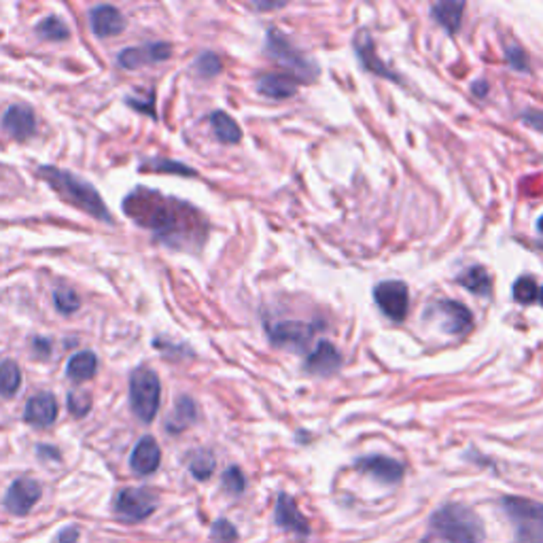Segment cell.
Instances as JSON below:
<instances>
[{
  "mask_svg": "<svg viewBox=\"0 0 543 543\" xmlns=\"http://www.w3.org/2000/svg\"><path fill=\"white\" fill-rule=\"evenodd\" d=\"M539 232H541V234H543V217H541V219H539Z\"/></svg>",
  "mask_w": 543,
  "mask_h": 543,
  "instance_id": "bcb514c9",
  "label": "cell"
},
{
  "mask_svg": "<svg viewBox=\"0 0 543 543\" xmlns=\"http://www.w3.org/2000/svg\"><path fill=\"white\" fill-rule=\"evenodd\" d=\"M537 299H539L541 306H543V289H539V293H537Z\"/></svg>",
  "mask_w": 543,
  "mask_h": 543,
  "instance_id": "f6af8a7d",
  "label": "cell"
},
{
  "mask_svg": "<svg viewBox=\"0 0 543 543\" xmlns=\"http://www.w3.org/2000/svg\"><path fill=\"white\" fill-rule=\"evenodd\" d=\"M537 246H539V249H543V244H537Z\"/></svg>",
  "mask_w": 543,
  "mask_h": 543,
  "instance_id": "7dc6e473",
  "label": "cell"
},
{
  "mask_svg": "<svg viewBox=\"0 0 543 543\" xmlns=\"http://www.w3.org/2000/svg\"><path fill=\"white\" fill-rule=\"evenodd\" d=\"M96 369H98V359L91 351L77 353L71 357V361L66 365V376L73 383H85V380L94 378Z\"/></svg>",
  "mask_w": 543,
  "mask_h": 543,
  "instance_id": "cb8c5ba5",
  "label": "cell"
},
{
  "mask_svg": "<svg viewBox=\"0 0 543 543\" xmlns=\"http://www.w3.org/2000/svg\"><path fill=\"white\" fill-rule=\"evenodd\" d=\"M39 176L43 181H47L51 185V190L62 198L64 202H68L71 206L79 208V211L91 214L98 221H111V213L106 211L105 202H102L100 193L85 182L79 176L71 175V172L53 168V166H43L39 170Z\"/></svg>",
  "mask_w": 543,
  "mask_h": 543,
  "instance_id": "3957f363",
  "label": "cell"
},
{
  "mask_svg": "<svg viewBox=\"0 0 543 543\" xmlns=\"http://www.w3.org/2000/svg\"><path fill=\"white\" fill-rule=\"evenodd\" d=\"M53 299H56L58 312H62V314H73V312L81 308L79 295L74 293L73 289H58V291L53 293Z\"/></svg>",
  "mask_w": 543,
  "mask_h": 543,
  "instance_id": "1f68e13d",
  "label": "cell"
},
{
  "mask_svg": "<svg viewBox=\"0 0 543 543\" xmlns=\"http://www.w3.org/2000/svg\"><path fill=\"white\" fill-rule=\"evenodd\" d=\"M36 32H39L41 39L45 41H66L68 36H71V32H68V26L64 24L60 18H56V15H50V18H45L41 21L39 26H36Z\"/></svg>",
  "mask_w": 543,
  "mask_h": 543,
  "instance_id": "83f0119b",
  "label": "cell"
},
{
  "mask_svg": "<svg viewBox=\"0 0 543 543\" xmlns=\"http://www.w3.org/2000/svg\"><path fill=\"white\" fill-rule=\"evenodd\" d=\"M193 68H196V73L200 74V77H214V74L221 73V60H219V56H214L213 51L202 53L200 58H198L196 64H193Z\"/></svg>",
  "mask_w": 543,
  "mask_h": 543,
  "instance_id": "836d02e7",
  "label": "cell"
},
{
  "mask_svg": "<svg viewBox=\"0 0 543 543\" xmlns=\"http://www.w3.org/2000/svg\"><path fill=\"white\" fill-rule=\"evenodd\" d=\"M298 88L299 81L289 77V74L284 73L263 74V77H260V81H257V89H260V94L272 100L291 98V96L298 94Z\"/></svg>",
  "mask_w": 543,
  "mask_h": 543,
  "instance_id": "d6986e66",
  "label": "cell"
},
{
  "mask_svg": "<svg viewBox=\"0 0 543 543\" xmlns=\"http://www.w3.org/2000/svg\"><path fill=\"white\" fill-rule=\"evenodd\" d=\"M439 314L444 316V330L453 336H461L471 330L473 314L461 302H439Z\"/></svg>",
  "mask_w": 543,
  "mask_h": 543,
  "instance_id": "44dd1931",
  "label": "cell"
},
{
  "mask_svg": "<svg viewBox=\"0 0 543 543\" xmlns=\"http://www.w3.org/2000/svg\"><path fill=\"white\" fill-rule=\"evenodd\" d=\"M58 418V401L51 392H36L32 395L24 410V421L32 424V427L47 429L56 423Z\"/></svg>",
  "mask_w": 543,
  "mask_h": 543,
  "instance_id": "4fadbf2b",
  "label": "cell"
},
{
  "mask_svg": "<svg viewBox=\"0 0 543 543\" xmlns=\"http://www.w3.org/2000/svg\"><path fill=\"white\" fill-rule=\"evenodd\" d=\"M143 170H153V172H170V175H181V176H196V170L190 166H182L179 161L170 159H151L147 164H143Z\"/></svg>",
  "mask_w": 543,
  "mask_h": 543,
  "instance_id": "4dcf8cb0",
  "label": "cell"
},
{
  "mask_svg": "<svg viewBox=\"0 0 543 543\" xmlns=\"http://www.w3.org/2000/svg\"><path fill=\"white\" fill-rule=\"evenodd\" d=\"M112 509L126 523H141L158 509V494L149 488H123L115 494Z\"/></svg>",
  "mask_w": 543,
  "mask_h": 543,
  "instance_id": "52a82bcc",
  "label": "cell"
},
{
  "mask_svg": "<svg viewBox=\"0 0 543 543\" xmlns=\"http://www.w3.org/2000/svg\"><path fill=\"white\" fill-rule=\"evenodd\" d=\"M123 211L136 219L143 228L151 229L159 240L172 246H185V240L202 238L204 223L191 206L168 200L149 190H136L126 198Z\"/></svg>",
  "mask_w": 543,
  "mask_h": 543,
  "instance_id": "6da1fadb",
  "label": "cell"
},
{
  "mask_svg": "<svg viewBox=\"0 0 543 543\" xmlns=\"http://www.w3.org/2000/svg\"><path fill=\"white\" fill-rule=\"evenodd\" d=\"M39 456H41V459L60 461V453H58L56 448H50V446H39Z\"/></svg>",
  "mask_w": 543,
  "mask_h": 543,
  "instance_id": "60d3db41",
  "label": "cell"
},
{
  "mask_svg": "<svg viewBox=\"0 0 543 543\" xmlns=\"http://www.w3.org/2000/svg\"><path fill=\"white\" fill-rule=\"evenodd\" d=\"M266 50L274 58V60H276L278 64H283V66L289 68L291 73L298 74L299 79L312 81L316 77V74H319L314 64H312L310 60H306L302 53H299L291 45V41H289L287 36H284L283 32H278L276 28L268 30Z\"/></svg>",
  "mask_w": 543,
  "mask_h": 543,
  "instance_id": "8992f818",
  "label": "cell"
},
{
  "mask_svg": "<svg viewBox=\"0 0 543 543\" xmlns=\"http://www.w3.org/2000/svg\"><path fill=\"white\" fill-rule=\"evenodd\" d=\"M211 126L214 130V136L219 138V143H223V144L240 143V138H242L240 126L236 123L234 117L228 115V112L214 111L211 115Z\"/></svg>",
  "mask_w": 543,
  "mask_h": 543,
  "instance_id": "d4e9b609",
  "label": "cell"
},
{
  "mask_svg": "<svg viewBox=\"0 0 543 543\" xmlns=\"http://www.w3.org/2000/svg\"><path fill=\"white\" fill-rule=\"evenodd\" d=\"M354 465H357L359 471L369 473V476H374L376 480H380L383 484H399L403 477V465L399 461L391 459V456H361Z\"/></svg>",
  "mask_w": 543,
  "mask_h": 543,
  "instance_id": "5bb4252c",
  "label": "cell"
},
{
  "mask_svg": "<svg viewBox=\"0 0 543 543\" xmlns=\"http://www.w3.org/2000/svg\"><path fill=\"white\" fill-rule=\"evenodd\" d=\"M473 91H476L477 96H484V94H486V91H488L486 81H484V83H482V81H477V83H476V88H473Z\"/></svg>",
  "mask_w": 543,
  "mask_h": 543,
  "instance_id": "ee69618b",
  "label": "cell"
},
{
  "mask_svg": "<svg viewBox=\"0 0 543 543\" xmlns=\"http://www.w3.org/2000/svg\"><path fill=\"white\" fill-rule=\"evenodd\" d=\"M77 539H79L77 526H68V529H64L60 537H58V541H60V543H74Z\"/></svg>",
  "mask_w": 543,
  "mask_h": 543,
  "instance_id": "ab89813d",
  "label": "cell"
},
{
  "mask_svg": "<svg viewBox=\"0 0 543 543\" xmlns=\"http://www.w3.org/2000/svg\"><path fill=\"white\" fill-rule=\"evenodd\" d=\"M155 94L153 91H147V96L144 98H141V96H128L126 102L132 106V109L141 111V112H147V115L155 117Z\"/></svg>",
  "mask_w": 543,
  "mask_h": 543,
  "instance_id": "74e56055",
  "label": "cell"
},
{
  "mask_svg": "<svg viewBox=\"0 0 543 543\" xmlns=\"http://www.w3.org/2000/svg\"><path fill=\"white\" fill-rule=\"evenodd\" d=\"M459 283L473 295H488L493 289L491 274H488L486 268H482V266H473L469 268V270H465L459 276Z\"/></svg>",
  "mask_w": 543,
  "mask_h": 543,
  "instance_id": "484cf974",
  "label": "cell"
},
{
  "mask_svg": "<svg viewBox=\"0 0 543 543\" xmlns=\"http://www.w3.org/2000/svg\"><path fill=\"white\" fill-rule=\"evenodd\" d=\"M89 21H91V30H94V35L100 36V39H111V36L121 35L128 26L121 11L111 7V4H100V7H96L89 13Z\"/></svg>",
  "mask_w": 543,
  "mask_h": 543,
  "instance_id": "9a60e30c",
  "label": "cell"
},
{
  "mask_svg": "<svg viewBox=\"0 0 543 543\" xmlns=\"http://www.w3.org/2000/svg\"><path fill=\"white\" fill-rule=\"evenodd\" d=\"M501 508L516 529L514 543H543V503L524 497H503Z\"/></svg>",
  "mask_w": 543,
  "mask_h": 543,
  "instance_id": "277c9868",
  "label": "cell"
},
{
  "mask_svg": "<svg viewBox=\"0 0 543 543\" xmlns=\"http://www.w3.org/2000/svg\"><path fill=\"white\" fill-rule=\"evenodd\" d=\"M196 418H198L196 401H193L191 397H181V399L176 401L175 412H172L168 421H166V429H168L170 433H181L182 429H187L190 424L196 423Z\"/></svg>",
  "mask_w": 543,
  "mask_h": 543,
  "instance_id": "7402d4cb",
  "label": "cell"
},
{
  "mask_svg": "<svg viewBox=\"0 0 543 543\" xmlns=\"http://www.w3.org/2000/svg\"><path fill=\"white\" fill-rule=\"evenodd\" d=\"M161 463V450L159 444L155 442L151 435H144V438L134 446L132 456H130V467L136 476H151L158 471Z\"/></svg>",
  "mask_w": 543,
  "mask_h": 543,
  "instance_id": "2e32d148",
  "label": "cell"
},
{
  "mask_svg": "<svg viewBox=\"0 0 543 543\" xmlns=\"http://www.w3.org/2000/svg\"><path fill=\"white\" fill-rule=\"evenodd\" d=\"M274 516H276V524L281 526L283 531H287V533L302 537V539L310 535V523L306 520V516L302 514V509L298 508V503H295L291 494L287 493L278 494Z\"/></svg>",
  "mask_w": 543,
  "mask_h": 543,
  "instance_id": "8fae6325",
  "label": "cell"
},
{
  "mask_svg": "<svg viewBox=\"0 0 543 543\" xmlns=\"http://www.w3.org/2000/svg\"><path fill=\"white\" fill-rule=\"evenodd\" d=\"M91 392L88 391H71L66 397V403H68V412L73 414L74 418H83L88 416L89 410H91Z\"/></svg>",
  "mask_w": 543,
  "mask_h": 543,
  "instance_id": "f546056e",
  "label": "cell"
},
{
  "mask_svg": "<svg viewBox=\"0 0 543 543\" xmlns=\"http://www.w3.org/2000/svg\"><path fill=\"white\" fill-rule=\"evenodd\" d=\"M316 327L299 321H283L276 325H268V336L276 346L283 348H304L312 340Z\"/></svg>",
  "mask_w": 543,
  "mask_h": 543,
  "instance_id": "30bf717a",
  "label": "cell"
},
{
  "mask_svg": "<svg viewBox=\"0 0 543 543\" xmlns=\"http://www.w3.org/2000/svg\"><path fill=\"white\" fill-rule=\"evenodd\" d=\"M41 494L43 488L39 482L32 480V477H19V480H15L9 486L3 505L9 514L26 516L36 503H39Z\"/></svg>",
  "mask_w": 543,
  "mask_h": 543,
  "instance_id": "9c48e42d",
  "label": "cell"
},
{
  "mask_svg": "<svg viewBox=\"0 0 543 543\" xmlns=\"http://www.w3.org/2000/svg\"><path fill=\"white\" fill-rule=\"evenodd\" d=\"M223 488L225 493L234 494V497H240L246 488V477L244 473L240 471V467H229L223 473Z\"/></svg>",
  "mask_w": 543,
  "mask_h": 543,
  "instance_id": "d6a6232c",
  "label": "cell"
},
{
  "mask_svg": "<svg viewBox=\"0 0 543 543\" xmlns=\"http://www.w3.org/2000/svg\"><path fill=\"white\" fill-rule=\"evenodd\" d=\"M255 7H257V9H261V11H268V9H281V7H284V3H257Z\"/></svg>",
  "mask_w": 543,
  "mask_h": 543,
  "instance_id": "b9f144b4",
  "label": "cell"
},
{
  "mask_svg": "<svg viewBox=\"0 0 543 543\" xmlns=\"http://www.w3.org/2000/svg\"><path fill=\"white\" fill-rule=\"evenodd\" d=\"M21 386V369L18 363L3 361L0 363V395L13 397L18 395Z\"/></svg>",
  "mask_w": 543,
  "mask_h": 543,
  "instance_id": "4316f807",
  "label": "cell"
},
{
  "mask_svg": "<svg viewBox=\"0 0 543 543\" xmlns=\"http://www.w3.org/2000/svg\"><path fill=\"white\" fill-rule=\"evenodd\" d=\"M486 529L471 508L446 503L429 518L423 543H482Z\"/></svg>",
  "mask_w": 543,
  "mask_h": 543,
  "instance_id": "7a4b0ae2",
  "label": "cell"
},
{
  "mask_svg": "<svg viewBox=\"0 0 543 543\" xmlns=\"http://www.w3.org/2000/svg\"><path fill=\"white\" fill-rule=\"evenodd\" d=\"M211 537H213V541H217V543H234L236 539H238V529H236L229 520L219 518L217 523L213 524Z\"/></svg>",
  "mask_w": 543,
  "mask_h": 543,
  "instance_id": "d590c367",
  "label": "cell"
},
{
  "mask_svg": "<svg viewBox=\"0 0 543 543\" xmlns=\"http://www.w3.org/2000/svg\"><path fill=\"white\" fill-rule=\"evenodd\" d=\"M354 50H357V56H359V60H361L365 71L378 74V77L397 81V74L391 73L389 66H386V64L380 60L378 56H376L374 41H372V36H369V32H365V30L359 32L357 39H354Z\"/></svg>",
  "mask_w": 543,
  "mask_h": 543,
  "instance_id": "ffe728a7",
  "label": "cell"
},
{
  "mask_svg": "<svg viewBox=\"0 0 543 543\" xmlns=\"http://www.w3.org/2000/svg\"><path fill=\"white\" fill-rule=\"evenodd\" d=\"M537 293H539V289H537V283L531 276L518 278V281H516V284H514V298L518 299L520 304L535 302Z\"/></svg>",
  "mask_w": 543,
  "mask_h": 543,
  "instance_id": "e575fe53",
  "label": "cell"
},
{
  "mask_svg": "<svg viewBox=\"0 0 543 543\" xmlns=\"http://www.w3.org/2000/svg\"><path fill=\"white\" fill-rule=\"evenodd\" d=\"M3 130L11 134L13 138H18V141H28L36 130L35 112L26 105L11 106L3 117Z\"/></svg>",
  "mask_w": 543,
  "mask_h": 543,
  "instance_id": "e0dca14e",
  "label": "cell"
},
{
  "mask_svg": "<svg viewBox=\"0 0 543 543\" xmlns=\"http://www.w3.org/2000/svg\"><path fill=\"white\" fill-rule=\"evenodd\" d=\"M520 120H523V123H526L529 128H533V130L543 132V112L541 111H524Z\"/></svg>",
  "mask_w": 543,
  "mask_h": 543,
  "instance_id": "f35d334b",
  "label": "cell"
},
{
  "mask_svg": "<svg viewBox=\"0 0 543 543\" xmlns=\"http://www.w3.org/2000/svg\"><path fill=\"white\" fill-rule=\"evenodd\" d=\"M172 56L170 43H147L143 47H128L120 53L117 62L126 71H136V68L144 66V64L164 62Z\"/></svg>",
  "mask_w": 543,
  "mask_h": 543,
  "instance_id": "7c38bea8",
  "label": "cell"
},
{
  "mask_svg": "<svg viewBox=\"0 0 543 543\" xmlns=\"http://www.w3.org/2000/svg\"><path fill=\"white\" fill-rule=\"evenodd\" d=\"M35 348H39V351L47 353V351H50V342H45V340H43V337H36V340H35Z\"/></svg>",
  "mask_w": 543,
  "mask_h": 543,
  "instance_id": "7bdbcfd3",
  "label": "cell"
},
{
  "mask_svg": "<svg viewBox=\"0 0 543 543\" xmlns=\"http://www.w3.org/2000/svg\"><path fill=\"white\" fill-rule=\"evenodd\" d=\"M340 365H342V354L337 353V348L327 340H321L316 344L314 351H312L310 357L306 359V369L316 376L336 374L337 369H340Z\"/></svg>",
  "mask_w": 543,
  "mask_h": 543,
  "instance_id": "ac0fdd59",
  "label": "cell"
},
{
  "mask_svg": "<svg viewBox=\"0 0 543 543\" xmlns=\"http://www.w3.org/2000/svg\"><path fill=\"white\" fill-rule=\"evenodd\" d=\"M463 13H465V3H435L431 7V15L439 26H444L450 35H454L456 30L463 24Z\"/></svg>",
  "mask_w": 543,
  "mask_h": 543,
  "instance_id": "603a6c76",
  "label": "cell"
},
{
  "mask_svg": "<svg viewBox=\"0 0 543 543\" xmlns=\"http://www.w3.org/2000/svg\"><path fill=\"white\" fill-rule=\"evenodd\" d=\"M505 58H508L509 66L514 71L529 73V56H526V51L520 45H509L508 51H505Z\"/></svg>",
  "mask_w": 543,
  "mask_h": 543,
  "instance_id": "8d00e7d4",
  "label": "cell"
},
{
  "mask_svg": "<svg viewBox=\"0 0 543 543\" xmlns=\"http://www.w3.org/2000/svg\"><path fill=\"white\" fill-rule=\"evenodd\" d=\"M374 299L378 308L383 310L384 316L391 321H403L407 316V308H410V291L407 284L399 281H384L376 284Z\"/></svg>",
  "mask_w": 543,
  "mask_h": 543,
  "instance_id": "ba28073f",
  "label": "cell"
},
{
  "mask_svg": "<svg viewBox=\"0 0 543 543\" xmlns=\"http://www.w3.org/2000/svg\"><path fill=\"white\" fill-rule=\"evenodd\" d=\"M214 465H217V463H214V456H213V453H208V450H198V453H193L191 459H190L191 476L200 482L208 480V477L213 476Z\"/></svg>",
  "mask_w": 543,
  "mask_h": 543,
  "instance_id": "f1b7e54d",
  "label": "cell"
},
{
  "mask_svg": "<svg viewBox=\"0 0 543 543\" xmlns=\"http://www.w3.org/2000/svg\"><path fill=\"white\" fill-rule=\"evenodd\" d=\"M161 401V383L159 376L149 368L134 369L130 376V403L132 412L141 418L143 423H153L158 416Z\"/></svg>",
  "mask_w": 543,
  "mask_h": 543,
  "instance_id": "5b68a950",
  "label": "cell"
}]
</instances>
